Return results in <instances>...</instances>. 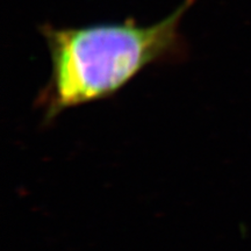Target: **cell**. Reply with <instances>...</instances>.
Segmentation results:
<instances>
[{"label":"cell","instance_id":"cell-1","mask_svg":"<svg viewBox=\"0 0 251 251\" xmlns=\"http://www.w3.org/2000/svg\"><path fill=\"white\" fill-rule=\"evenodd\" d=\"M194 1L184 0L169 17L147 26L133 19L81 27L42 25L51 74L37 102L47 120L114 96L150 65L184 58L180 24Z\"/></svg>","mask_w":251,"mask_h":251}]
</instances>
